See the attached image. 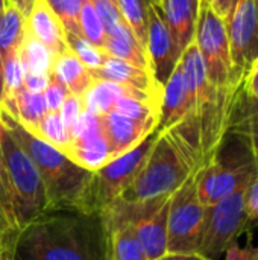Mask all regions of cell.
Instances as JSON below:
<instances>
[{"label": "cell", "mask_w": 258, "mask_h": 260, "mask_svg": "<svg viewBox=\"0 0 258 260\" xmlns=\"http://www.w3.org/2000/svg\"><path fill=\"white\" fill-rule=\"evenodd\" d=\"M15 260H106L99 213L49 210L14 238Z\"/></svg>", "instance_id": "cell-1"}, {"label": "cell", "mask_w": 258, "mask_h": 260, "mask_svg": "<svg viewBox=\"0 0 258 260\" xmlns=\"http://www.w3.org/2000/svg\"><path fill=\"white\" fill-rule=\"evenodd\" d=\"M0 123L36 165L47 198V210H78L97 213L93 206L94 172L70 160L61 149L27 131L15 117L0 108Z\"/></svg>", "instance_id": "cell-2"}, {"label": "cell", "mask_w": 258, "mask_h": 260, "mask_svg": "<svg viewBox=\"0 0 258 260\" xmlns=\"http://www.w3.org/2000/svg\"><path fill=\"white\" fill-rule=\"evenodd\" d=\"M193 174H198V171L190 158L170 133L163 131L144 166L120 198L131 203L161 200L170 197Z\"/></svg>", "instance_id": "cell-3"}, {"label": "cell", "mask_w": 258, "mask_h": 260, "mask_svg": "<svg viewBox=\"0 0 258 260\" xmlns=\"http://www.w3.org/2000/svg\"><path fill=\"white\" fill-rule=\"evenodd\" d=\"M257 171V157L228 134L216 157L196 174L198 195L202 204L211 206L245 187Z\"/></svg>", "instance_id": "cell-4"}, {"label": "cell", "mask_w": 258, "mask_h": 260, "mask_svg": "<svg viewBox=\"0 0 258 260\" xmlns=\"http://www.w3.org/2000/svg\"><path fill=\"white\" fill-rule=\"evenodd\" d=\"M0 146L14 192L17 225L21 230L27 222L47 210L46 189L41 174L30 155L17 143L11 133L0 123Z\"/></svg>", "instance_id": "cell-5"}, {"label": "cell", "mask_w": 258, "mask_h": 260, "mask_svg": "<svg viewBox=\"0 0 258 260\" xmlns=\"http://www.w3.org/2000/svg\"><path fill=\"white\" fill-rule=\"evenodd\" d=\"M245 187L207 206L198 253L210 260H219L248 227L249 219L245 210Z\"/></svg>", "instance_id": "cell-6"}, {"label": "cell", "mask_w": 258, "mask_h": 260, "mask_svg": "<svg viewBox=\"0 0 258 260\" xmlns=\"http://www.w3.org/2000/svg\"><path fill=\"white\" fill-rule=\"evenodd\" d=\"M205 209L198 195L196 174H193L170 197L167 253H196L199 250Z\"/></svg>", "instance_id": "cell-7"}, {"label": "cell", "mask_w": 258, "mask_h": 260, "mask_svg": "<svg viewBox=\"0 0 258 260\" xmlns=\"http://www.w3.org/2000/svg\"><path fill=\"white\" fill-rule=\"evenodd\" d=\"M195 43L202 56L207 78L216 87L240 85L231 61L230 40L225 20L217 17L211 6H199Z\"/></svg>", "instance_id": "cell-8"}, {"label": "cell", "mask_w": 258, "mask_h": 260, "mask_svg": "<svg viewBox=\"0 0 258 260\" xmlns=\"http://www.w3.org/2000/svg\"><path fill=\"white\" fill-rule=\"evenodd\" d=\"M158 136L160 131L155 128L131 151L109 160L105 166L94 172L93 206L97 213L103 207L120 198L122 193L131 186L137 174L144 166Z\"/></svg>", "instance_id": "cell-9"}, {"label": "cell", "mask_w": 258, "mask_h": 260, "mask_svg": "<svg viewBox=\"0 0 258 260\" xmlns=\"http://www.w3.org/2000/svg\"><path fill=\"white\" fill-rule=\"evenodd\" d=\"M140 203L117 198L99 212L106 260H148L135 232Z\"/></svg>", "instance_id": "cell-10"}, {"label": "cell", "mask_w": 258, "mask_h": 260, "mask_svg": "<svg viewBox=\"0 0 258 260\" xmlns=\"http://www.w3.org/2000/svg\"><path fill=\"white\" fill-rule=\"evenodd\" d=\"M225 24L233 69L243 81L258 55V0H239Z\"/></svg>", "instance_id": "cell-11"}, {"label": "cell", "mask_w": 258, "mask_h": 260, "mask_svg": "<svg viewBox=\"0 0 258 260\" xmlns=\"http://www.w3.org/2000/svg\"><path fill=\"white\" fill-rule=\"evenodd\" d=\"M148 43L146 50L151 61V70L155 81L164 87L172 72L181 59V49L173 40L158 3H148Z\"/></svg>", "instance_id": "cell-12"}, {"label": "cell", "mask_w": 258, "mask_h": 260, "mask_svg": "<svg viewBox=\"0 0 258 260\" xmlns=\"http://www.w3.org/2000/svg\"><path fill=\"white\" fill-rule=\"evenodd\" d=\"M170 197L140 203V212L134 227L148 260H158L167 254V218Z\"/></svg>", "instance_id": "cell-13"}, {"label": "cell", "mask_w": 258, "mask_h": 260, "mask_svg": "<svg viewBox=\"0 0 258 260\" xmlns=\"http://www.w3.org/2000/svg\"><path fill=\"white\" fill-rule=\"evenodd\" d=\"M100 117L103 125V134L109 145L111 160L131 151L158 125V120L140 122L125 117L114 110Z\"/></svg>", "instance_id": "cell-14"}, {"label": "cell", "mask_w": 258, "mask_h": 260, "mask_svg": "<svg viewBox=\"0 0 258 260\" xmlns=\"http://www.w3.org/2000/svg\"><path fill=\"white\" fill-rule=\"evenodd\" d=\"M193 108L189 85L181 67V62L175 67L170 78L163 87V98L160 105V120L157 129L160 133L167 131L178 125Z\"/></svg>", "instance_id": "cell-15"}, {"label": "cell", "mask_w": 258, "mask_h": 260, "mask_svg": "<svg viewBox=\"0 0 258 260\" xmlns=\"http://www.w3.org/2000/svg\"><path fill=\"white\" fill-rule=\"evenodd\" d=\"M94 79H106L120 85L149 93L155 98H163V87L155 81L152 72L135 67L123 59L105 53L103 64L91 72Z\"/></svg>", "instance_id": "cell-16"}, {"label": "cell", "mask_w": 258, "mask_h": 260, "mask_svg": "<svg viewBox=\"0 0 258 260\" xmlns=\"http://www.w3.org/2000/svg\"><path fill=\"white\" fill-rule=\"evenodd\" d=\"M228 134L258 158V102L242 90V84L233 101Z\"/></svg>", "instance_id": "cell-17"}, {"label": "cell", "mask_w": 258, "mask_h": 260, "mask_svg": "<svg viewBox=\"0 0 258 260\" xmlns=\"http://www.w3.org/2000/svg\"><path fill=\"white\" fill-rule=\"evenodd\" d=\"M24 27L36 37L55 56L68 49L65 40V29L56 14L49 6L47 0H35L26 17Z\"/></svg>", "instance_id": "cell-18"}, {"label": "cell", "mask_w": 258, "mask_h": 260, "mask_svg": "<svg viewBox=\"0 0 258 260\" xmlns=\"http://www.w3.org/2000/svg\"><path fill=\"white\" fill-rule=\"evenodd\" d=\"M163 18L181 52L195 40L199 0H160Z\"/></svg>", "instance_id": "cell-19"}, {"label": "cell", "mask_w": 258, "mask_h": 260, "mask_svg": "<svg viewBox=\"0 0 258 260\" xmlns=\"http://www.w3.org/2000/svg\"><path fill=\"white\" fill-rule=\"evenodd\" d=\"M103 52L114 58L123 59L135 67L152 72L148 50L138 43V40L135 38L131 27L126 24V21L119 24L111 34L106 35Z\"/></svg>", "instance_id": "cell-20"}, {"label": "cell", "mask_w": 258, "mask_h": 260, "mask_svg": "<svg viewBox=\"0 0 258 260\" xmlns=\"http://www.w3.org/2000/svg\"><path fill=\"white\" fill-rule=\"evenodd\" d=\"M50 73H53L71 94L79 96H82L94 81L87 66L70 49L55 56Z\"/></svg>", "instance_id": "cell-21"}, {"label": "cell", "mask_w": 258, "mask_h": 260, "mask_svg": "<svg viewBox=\"0 0 258 260\" xmlns=\"http://www.w3.org/2000/svg\"><path fill=\"white\" fill-rule=\"evenodd\" d=\"M64 154L76 165L91 172H96L111 160V151L105 134L87 142H71Z\"/></svg>", "instance_id": "cell-22"}, {"label": "cell", "mask_w": 258, "mask_h": 260, "mask_svg": "<svg viewBox=\"0 0 258 260\" xmlns=\"http://www.w3.org/2000/svg\"><path fill=\"white\" fill-rule=\"evenodd\" d=\"M18 58L24 73L50 75L55 55L24 27V37L18 47Z\"/></svg>", "instance_id": "cell-23"}, {"label": "cell", "mask_w": 258, "mask_h": 260, "mask_svg": "<svg viewBox=\"0 0 258 260\" xmlns=\"http://www.w3.org/2000/svg\"><path fill=\"white\" fill-rule=\"evenodd\" d=\"M26 17L12 3H6L0 11V53L2 56L18 52V47L24 37Z\"/></svg>", "instance_id": "cell-24"}, {"label": "cell", "mask_w": 258, "mask_h": 260, "mask_svg": "<svg viewBox=\"0 0 258 260\" xmlns=\"http://www.w3.org/2000/svg\"><path fill=\"white\" fill-rule=\"evenodd\" d=\"M14 101L17 108L15 119L29 131L33 129L47 113L43 93H32L26 88H20L14 94Z\"/></svg>", "instance_id": "cell-25"}, {"label": "cell", "mask_w": 258, "mask_h": 260, "mask_svg": "<svg viewBox=\"0 0 258 260\" xmlns=\"http://www.w3.org/2000/svg\"><path fill=\"white\" fill-rule=\"evenodd\" d=\"M30 133L35 134L36 137L43 139L44 142L50 143L52 146L61 149L62 152L71 143L70 131L64 126L59 111H47L44 114V117L40 120V123L33 129H30Z\"/></svg>", "instance_id": "cell-26"}, {"label": "cell", "mask_w": 258, "mask_h": 260, "mask_svg": "<svg viewBox=\"0 0 258 260\" xmlns=\"http://www.w3.org/2000/svg\"><path fill=\"white\" fill-rule=\"evenodd\" d=\"M148 3L149 0H117V8L123 20L144 49L148 43Z\"/></svg>", "instance_id": "cell-27"}, {"label": "cell", "mask_w": 258, "mask_h": 260, "mask_svg": "<svg viewBox=\"0 0 258 260\" xmlns=\"http://www.w3.org/2000/svg\"><path fill=\"white\" fill-rule=\"evenodd\" d=\"M65 40H67L68 49L87 66V69L90 72L99 69L103 64V61H105V52L102 49L96 47L94 44H91L82 35H78V34H73V32H67L65 30Z\"/></svg>", "instance_id": "cell-28"}, {"label": "cell", "mask_w": 258, "mask_h": 260, "mask_svg": "<svg viewBox=\"0 0 258 260\" xmlns=\"http://www.w3.org/2000/svg\"><path fill=\"white\" fill-rule=\"evenodd\" d=\"M79 23H81V30H82V37L87 38L91 44H94L96 47L103 50V44H105V29L103 24L94 9V6L91 5L90 0H82L81 5V14H79Z\"/></svg>", "instance_id": "cell-29"}, {"label": "cell", "mask_w": 258, "mask_h": 260, "mask_svg": "<svg viewBox=\"0 0 258 260\" xmlns=\"http://www.w3.org/2000/svg\"><path fill=\"white\" fill-rule=\"evenodd\" d=\"M0 216L5 221V224L8 225V229L18 232L15 200H14V192H12V187L9 183L8 171L5 166L2 146H0Z\"/></svg>", "instance_id": "cell-30"}, {"label": "cell", "mask_w": 258, "mask_h": 260, "mask_svg": "<svg viewBox=\"0 0 258 260\" xmlns=\"http://www.w3.org/2000/svg\"><path fill=\"white\" fill-rule=\"evenodd\" d=\"M114 111L120 113L125 117L140 120V122L160 120V107L134 99V98H128V96H122L117 99L114 105Z\"/></svg>", "instance_id": "cell-31"}, {"label": "cell", "mask_w": 258, "mask_h": 260, "mask_svg": "<svg viewBox=\"0 0 258 260\" xmlns=\"http://www.w3.org/2000/svg\"><path fill=\"white\" fill-rule=\"evenodd\" d=\"M47 3L52 8V11L56 14V17L59 18V21L62 23L67 32L82 35L81 23H79L82 0H47Z\"/></svg>", "instance_id": "cell-32"}, {"label": "cell", "mask_w": 258, "mask_h": 260, "mask_svg": "<svg viewBox=\"0 0 258 260\" xmlns=\"http://www.w3.org/2000/svg\"><path fill=\"white\" fill-rule=\"evenodd\" d=\"M70 136L71 142H87L103 136L102 117L88 110H84L76 123L70 128Z\"/></svg>", "instance_id": "cell-33"}, {"label": "cell", "mask_w": 258, "mask_h": 260, "mask_svg": "<svg viewBox=\"0 0 258 260\" xmlns=\"http://www.w3.org/2000/svg\"><path fill=\"white\" fill-rule=\"evenodd\" d=\"M90 2L94 6L96 12H97L99 18L103 24L106 35L111 34L119 24H122L125 21L117 5H114L111 0H90Z\"/></svg>", "instance_id": "cell-34"}, {"label": "cell", "mask_w": 258, "mask_h": 260, "mask_svg": "<svg viewBox=\"0 0 258 260\" xmlns=\"http://www.w3.org/2000/svg\"><path fill=\"white\" fill-rule=\"evenodd\" d=\"M70 94V91L67 90V87L53 75L50 73V79H49V85L47 88L43 91L44 101H46V107L47 111H59L62 102L65 101V98Z\"/></svg>", "instance_id": "cell-35"}, {"label": "cell", "mask_w": 258, "mask_h": 260, "mask_svg": "<svg viewBox=\"0 0 258 260\" xmlns=\"http://www.w3.org/2000/svg\"><path fill=\"white\" fill-rule=\"evenodd\" d=\"M85 110L84 105V99L79 94H68L65 98V101L62 102L61 108H59V116L61 120L64 123V126L70 131V128L76 123V120L79 119V116L82 114V111Z\"/></svg>", "instance_id": "cell-36"}, {"label": "cell", "mask_w": 258, "mask_h": 260, "mask_svg": "<svg viewBox=\"0 0 258 260\" xmlns=\"http://www.w3.org/2000/svg\"><path fill=\"white\" fill-rule=\"evenodd\" d=\"M245 210L249 222L258 221V171L245 187Z\"/></svg>", "instance_id": "cell-37"}, {"label": "cell", "mask_w": 258, "mask_h": 260, "mask_svg": "<svg viewBox=\"0 0 258 260\" xmlns=\"http://www.w3.org/2000/svg\"><path fill=\"white\" fill-rule=\"evenodd\" d=\"M242 90L258 102V55L249 66L243 81H242Z\"/></svg>", "instance_id": "cell-38"}, {"label": "cell", "mask_w": 258, "mask_h": 260, "mask_svg": "<svg viewBox=\"0 0 258 260\" xmlns=\"http://www.w3.org/2000/svg\"><path fill=\"white\" fill-rule=\"evenodd\" d=\"M49 79H50V75H30V73H24L23 88H26L27 91H32V93H43L47 88V85H49Z\"/></svg>", "instance_id": "cell-39"}, {"label": "cell", "mask_w": 258, "mask_h": 260, "mask_svg": "<svg viewBox=\"0 0 258 260\" xmlns=\"http://www.w3.org/2000/svg\"><path fill=\"white\" fill-rule=\"evenodd\" d=\"M14 230L6 232L0 238V260H15L14 257V238H15Z\"/></svg>", "instance_id": "cell-40"}, {"label": "cell", "mask_w": 258, "mask_h": 260, "mask_svg": "<svg viewBox=\"0 0 258 260\" xmlns=\"http://www.w3.org/2000/svg\"><path fill=\"white\" fill-rule=\"evenodd\" d=\"M225 254H227V260H258V247L236 248V244H234Z\"/></svg>", "instance_id": "cell-41"}, {"label": "cell", "mask_w": 258, "mask_h": 260, "mask_svg": "<svg viewBox=\"0 0 258 260\" xmlns=\"http://www.w3.org/2000/svg\"><path fill=\"white\" fill-rule=\"evenodd\" d=\"M239 0H211V9L214 11V14L217 17H220L222 20L227 21V18L231 15L234 6L237 5Z\"/></svg>", "instance_id": "cell-42"}, {"label": "cell", "mask_w": 258, "mask_h": 260, "mask_svg": "<svg viewBox=\"0 0 258 260\" xmlns=\"http://www.w3.org/2000/svg\"><path fill=\"white\" fill-rule=\"evenodd\" d=\"M158 260H210L201 253H167L164 257Z\"/></svg>", "instance_id": "cell-43"}, {"label": "cell", "mask_w": 258, "mask_h": 260, "mask_svg": "<svg viewBox=\"0 0 258 260\" xmlns=\"http://www.w3.org/2000/svg\"><path fill=\"white\" fill-rule=\"evenodd\" d=\"M8 2L12 3L14 6H17L21 11V14L24 17H27L29 12H30V9H32V6H33V2L35 0H8Z\"/></svg>", "instance_id": "cell-44"}, {"label": "cell", "mask_w": 258, "mask_h": 260, "mask_svg": "<svg viewBox=\"0 0 258 260\" xmlns=\"http://www.w3.org/2000/svg\"><path fill=\"white\" fill-rule=\"evenodd\" d=\"M3 98H5V78H3V59L0 53V105L3 102Z\"/></svg>", "instance_id": "cell-45"}, {"label": "cell", "mask_w": 258, "mask_h": 260, "mask_svg": "<svg viewBox=\"0 0 258 260\" xmlns=\"http://www.w3.org/2000/svg\"><path fill=\"white\" fill-rule=\"evenodd\" d=\"M6 232H9V229H8V227H6V225H5V224L0 221V238H2V236L6 233Z\"/></svg>", "instance_id": "cell-46"}, {"label": "cell", "mask_w": 258, "mask_h": 260, "mask_svg": "<svg viewBox=\"0 0 258 260\" xmlns=\"http://www.w3.org/2000/svg\"><path fill=\"white\" fill-rule=\"evenodd\" d=\"M211 0H199V6H210Z\"/></svg>", "instance_id": "cell-47"}, {"label": "cell", "mask_w": 258, "mask_h": 260, "mask_svg": "<svg viewBox=\"0 0 258 260\" xmlns=\"http://www.w3.org/2000/svg\"><path fill=\"white\" fill-rule=\"evenodd\" d=\"M6 3H8V0H0V11H3V9H5Z\"/></svg>", "instance_id": "cell-48"}, {"label": "cell", "mask_w": 258, "mask_h": 260, "mask_svg": "<svg viewBox=\"0 0 258 260\" xmlns=\"http://www.w3.org/2000/svg\"><path fill=\"white\" fill-rule=\"evenodd\" d=\"M151 2H154V3H160V0H151Z\"/></svg>", "instance_id": "cell-49"}]
</instances>
